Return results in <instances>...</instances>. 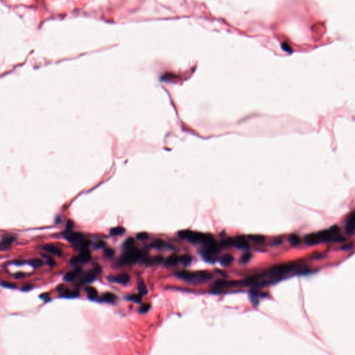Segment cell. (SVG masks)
<instances>
[{"label":"cell","mask_w":355,"mask_h":355,"mask_svg":"<svg viewBox=\"0 0 355 355\" xmlns=\"http://www.w3.org/2000/svg\"><path fill=\"white\" fill-rule=\"evenodd\" d=\"M29 264H30L31 266H33V268H39L41 267V266L43 265L44 262L42 259H40L38 258H34L30 259V261H29Z\"/></svg>","instance_id":"22"},{"label":"cell","mask_w":355,"mask_h":355,"mask_svg":"<svg viewBox=\"0 0 355 355\" xmlns=\"http://www.w3.org/2000/svg\"><path fill=\"white\" fill-rule=\"evenodd\" d=\"M63 234L70 243L77 245V246L83 239V235L80 232H73L72 231L65 230L63 232Z\"/></svg>","instance_id":"3"},{"label":"cell","mask_w":355,"mask_h":355,"mask_svg":"<svg viewBox=\"0 0 355 355\" xmlns=\"http://www.w3.org/2000/svg\"><path fill=\"white\" fill-rule=\"evenodd\" d=\"M79 258L80 262L83 263V264L87 263L88 261H90V259H91V258H92L91 253H90V251L87 248L80 250V252L79 255Z\"/></svg>","instance_id":"10"},{"label":"cell","mask_w":355,"mask_h":355,"mask_svg":"<svg viewBox=\"0 0 355 355\" xmlns=\"http://www.w3.org/2000/svg\"><path fill=\"white\" fill-rule=\"evenodd\" d=\"M151 306L148 304H144L140 307V308L138 309V312L140 314H145V313L148 312V310L150 309Z\"/></svg>","instance_id":"32"},{"label":"cell","mask_w":355,"mask_h":355,"mask_svg":"<svg viewBox=\"0 0 355 355\" xmlns=\"http://www.w3.org/2000/svg\"><path fill=\"white\" fill-rule=\"evenodd\" d=\"M98 272H99V271H98L97 269L87 271V272L86 273H85L84 275L82 276V278H80V282L82 284H88L92 282L96 279L97 273Z\"/></svg>","instance_id":"5"},{"label":"cell","mask_w":355,"mask_h":355,"mask_svg":"<svg viewBox=\"0 0 355 355\" xmlns=\"http://www.w3.org/2000/svg\"><path fill=\"white\" fill-rule=\"evenodd\" d=\"M179 261V258L176 254H172L166 259L165 264L167 266H173L176 265Z\"/></svg>","instance_id":"15"},{"label":"cell","mask_w":355,"mask_h":355,"mask_svg":"<svg viewBox=\"0 0 355 355\" xmlns=\"http://www.w3.org/2000/svg\"><path fill=\"white\" fill-rule=\"evenodd\" d=\"M43 257L44 258L46 259V263L48 265L50 266V267H53V266L55 265L56 262H55L54 259L51 258L50 255H46V254H43Z\"/></svg>","instance_id":"31"},{"label":"cell","mask_w":355,"mask_h":355,"mask_svg":"<svg viewBox=\"0 0 355 355\" xmlns=\"http://www.w3.org/2000/svg\"><path fill=\"white\" fill-rule=\"evenodd\" d=\"M138 289L139 293H140L141 295H146L148 293V291H147V288H146V286L145 285V284H144V281L142 280H139L138 281Z\"/></svg>","instance_id":"21"},{"label":"cell","mask_w":355,"mask_h":355,"mask_svg":"<svg viewBox=\"0 0 355 355\" xmlns=\"http://www.w3.org/2000/svg\"><path fill=\"white\" fill-rule=\"evenodd\" d=\"M1 285L3 286V287L12 288V289H15V288H16L17 287H18L15 284L11 283V282H2Z\"/></svg>","instance_id":"33"},{"label":"cell","mask_w":355,"mask_h":355,"mask_svg":"<svg viewBox=\"0 0 355 355\" xmlns=\"http://www.w3.org/2000/svg\"><path fill=\"white\" fill-rule=\"evenodd\" d=\"M252 254L251 253H246L244 254L239 259V263L241 264H246L248 262L250 259H251Z\"/></svg>","instance_id":"27"},{"label":"cell","mask_w":355,"mask_h":355,"mask_svg":"<svg viewBox=\"0 0 355 355\" xmlns=\"http://www.w3.org/2000/svg\"><path fill=\"white\" fill-rule=\"evenodd\" d=\"M24 264H25V261L23 260H15L13 261V264L16 266H22Z\"/></svg>","instance_id":"42"},{"label":"cell","mask_w":355,"mask_h":355,"mask_svg":"<svg viewBox=\"0 0 355 355\" xmlns=\"http://www.w3.org/2000/svg\"><path fill=\"white\" fill-rule=\"evenodd\" d=\"M116 299H117L116 295H114V293L111 292L104 293L101 297V301H104V302H106L108 303L114 302V301L116 300Z\"/></svg>","instance_id":"13"},{"label":"cell","mask_w":355,"mask_h":355,"mask_svg":"<svg viewBox=\"0 0 355 355\" xmlns=\"http://www.w3.org/2000/svg\"><path fill=\"white\" fill-rule=\"evenodd\" d=\"M80 262V260H79V256L77 257H73V258L70 259V263L72 264V265H77L78 263Z\"/></svg>","instance_id":"38"},{"label":"cell","mask_w":355,"mask_h":355,"mask_svg":"<svg viewBox=\"0 0 355 355\" xmlns=\"http://www.w3.org/2000/svg\"><path fill=\"white\" fill-rule=\"evenodd\" d=\"M142 258V253H141L140 251L134 247L133 248L126 251V253L119 259L118 263L120 265L133 264L136 263Z\"/></svg>","instance_id":"2"},{"label":"cell","mask_w":355,"mask_h":355,"mask_svg":"<svg viewBox=\"0 0 355 355\" xmlns=\"http://www.w3.org/2000/svg\"><path fill=\"white\" fill-rule=\"evenodd\" d=\"M105 246H106V243H105V241H103V240H100V241H98L97 243H95L94 245V249H101L104 248Z\"/></svg>","instance_id":"35"},{"label":"cell","mask_w":355,"mask_h":355,"mask_svg":"<svg viewBox=\"0 0 355 355\" xmlns=\"http://www.w3.org/2000/svg\"><path fill=\"white\" fill-rule=\"evenodd\" d=\"M179 260L182 264H184L185 266H187L192 263V257L189 254H183V255L180 256L179 258Z\"/></svg>","instance_id":"24"},{"label":"cell","mask_w":355,"mask_h":355,"mask_svg":"<svg viewBox=\"0 0 355 355\" xmlns=\"http://www.w3.org/2000/svg\"><path fill=\"white\" fill-rule=\"evenodd\" d=\"M24 275H24V273H22V272H18V273H17L15 275V278L16 279L22 278H24Z\"/></svg>","instance_id":"43"},{"label":"cell","mask_w":355,"mask_h":355,"mask_svg":"<svg viewBox=\"0 0 355 355\" xmlns=\"http://www.w3.org/2000/svg\"><path fill=\"white\" fill-rule=\"evenodd\" d=\"M115 254V252L111 248H106L104 250V255L106 258L111 259L112 258Z\"/></svg>","instance_id":"25"},{"label":"cell","mask_w":355,"mask_h":355,"mask_svg":"<svg viewBox=\"0 0 355 355\" xmlns=\"http://www.w3.org/2000/svg\"><path fill=\"white\" fill-rule=\"evenodd\" d=\"M288 240H289L290 243L292 245H293V246H296V245H298L300 241V237H298V235H296V234H291L289 237H288Z\"/></svg>","instance_id":"26"},{"label":"cell","mask_w":355,"mask_h":355,"mask_svg":"<svg viewBox=\"0 0 355 355\" xmlns=\"http://www.w3.org/2000/svg\"><path fill=\"white\" fill-rule=\"evenodd\" d=\"M43 249L45 251H46V253H49L51 254H53V255H56L58 257L62 256L63 252L61 251V249L55 246H53V245L46 244L43 247Z\"/></svg>","instance_id":"9"},{"label":"cell","mask_w":355,"mask_h":355,"mask_svg":"<svg viewBox=\"0 0 355 355\" xmlns=\"http://www.w3.org/2000/svg\"><path fill=\"white\" fill-rule=\"evenodd\" d=\"M198 275H199L200 278H203V279H212V274L209 272H206V271H200V273H198Z\"/></svg>","instance_id":"34"},{"label":"cell","mask_w":355,"mask_h":355,"mask_svg":"<svg viewBox=\"0 0 355 355\" xmlns=\"http://www.w3.org/2000/svg\"><path fill=\"white\" fill-rule=\"evenodd\" d=\"M134 244L135 241L133 238L130 237L128 239H126L123 244V247L126 251H128L134 248Z\"/></svg>","instance_id":"23"},{"label":"cell","mask_w":355,"mask_h":355,"mask_svg":"<svg viewBox=\"0 0 355 355\" xmlns=\"http://www.w3.org/2000/svg\"><path fill=\"white\" fill-rule=\"evenodd\" d=\"M88 298L90 300H95L98 296V293L96 288L94 287H88L86 288Z\"/></svg>","instance_id":"19"},{"label":"cell","mask_w":355,"mask_h":355,"mask_svg":"<svg viewBox=\"0 0 355 355\" xmlns=\"http://www.w3.org/2000/svg\"><path fill=\"white\" fill-rule=\"evenodd\" d=\"M65 289V286L64 285H63V284H60L58 286H57V287H56V290L58 291H59V292H63V291Z\"/></svg>","instance_id":"41"},{"label":"cell","mask_w":355,"mask_h":355,"mask_svg":"<svg viewBox=\"0 0 355 355\" xmlns=\"http://www.w3.org/2000/svg\"><path fill=\"white\" fill-rule=\"evenodd\" d=\"M126 230L123 227H115L110 230V234L111 236H118L124 234Z\"/></svg>","instance_id":"18"},{"label":"cell","mask_w":355,"mask_h":355,"mask_svg":"<svg viewBox=\"0 0 355 355\" xmlns=\"http://www.w3.org/2000/svg\"><path fill=\"white\" fill-rule=\"evenodd\" d=\"M31 288H32V285H24L22 288V291H30Z\"/></svg>","instance_id":"40"},{"label":"cell","mask_w":355,"mask_h":355,"mask_svg":"<svg viewBox=\"0 0 355 355\" xmlns=\"http://www.w3.org/2000/svg\"><path fill=\"white\" fill-rule=\"evenodd\" d=\"M73 227H74V222L72 220H69L67 223V226H66V231H72Z\"/></svg>","instance_id":"37"},{"label":"cell","mask_w":355,"mask_h":355,"mask_svg":"<svg viewBox=\"0 0 355 355\" xmlns=\"http://www.w3.org/2000/svg\"><path fill=\"white\" fill-rule=\"evenodd\" d=\"M352 248H353V246H352V244H350V245H346V246H343L342 249L345 250V251H349V250H351Z\"/></svg>","instance_id":"44"},{"label":"cell","mask_w":355,"mask_h":355,"mask_svg":"<svg viewBox=\"0 0 355 355\" xmlns=\"http://www.w3.org/2000/svg\"><path fill=\"white\" fill-rule=\"evenodd\" d=\"M232 261H233V257L232 254H227L226 255H224L222 258L220 259V262L224 266H227L230 264H232Z\"/></svg>","instance_id":"16"},{"label":"cell","mask_w":355,"mask_h":355,"mask_svg":"<svg viewBox=\"0 0 355 355\" xmlns=\"http://www.w3.org/2000/svg\"><path fill=\"white\" fill-rule=\"evenodd\" d=\"M79 295V289H74L72 291H70L69 289H65L63 291L61 297L63 298H77Z\"/></svg>","instance_id":"14"},{"label":"cell","mask_w":355,"mask_h":355,"mask_svg":"<svg viewBox=\"0 0 355 355\" xmlns=\"http://www.w3.org/2000/svg\"><path fill=\"white\" fill-rule=\"evenodd\" d=\"M164 259L162 256L158 255L153 258H147L144 259V263L146 265H153V264H160L163 262Z\"/></svg>","instance_id":"12"},{"label":"cell","mask_w":355,"mask_h":355,"mask_svg":"<svg viewBox=\"0 0 355 355\" xmlns=\"http://www.w3.org/2000/svg\"><path fill=\"white\" fill-rule=\"evenodd\" d=\"M15 240V237L12 235H4L2 237L1 241V248L2 251L8 249L11 247V244L13 243Z\"/></svg>","instance_id":"8"},{"label":"cell","mask_w":355,"mask_h":355,"mask_svg":"<svg viewBox=\"0 0 355 355\" xmlns=\"http://www.w3.org/2000/svg\"><path fill=\"white\" fill-rule=\"evenodd\" d=\"M107 280L111 282H116L121 285H126L130 281V276L126 273H120L117 276H108Z\"/></svg>","instance_id":"4"},{"label":"cell","mask_w":355,"mask_h":355,"mask_svg":"<svg viewBox=\"0 0 355 355\" xmlns=\"http://www.w3.org/2000/svg\"><path fill=\"white\" fill-rule=\"evenodd\" d=\"M232 243L234 245V246L237 247L239 249H248L249 248V245L247 240L245 239L244 236L239 235L236 237L232 241Z\"/></svg>","instance_id":"6"},{"label":"cell","mask_w":355,"mask_h":355,"mask_svg":"<svg viewBox=\"0 0 355 355\" xmlns=\"http://www.w3.org/2000/svg\"><path fill=\"white\" fill-rule=\"evenodd\" d=\"M339 227L334 225L328 230L307 234L305 237V241L308 245H317L322 242L342 241L344 239L339 236Z\"/></svg>","instance_id":"1"},{"label":"cell","mask_w":355,"mask_h":355,"mask_svg":"<svg viewBox=\"0 0 355 355\" xmlns=\"http://www.w3.org/2000/svg\"><path fill=\"white\" fill-rule=\"evenodd\" d=\"M176 275H177L179 278L183 279V280H185L191 281L194 280L196 278V274L192 272H189V271H182V272H179L176 274Z\"/></svg>","instance_id":"11"},{"label":"cell","mask_w":355,"mask_h":355,"mask_svg":"<svg viewBox=\"0 0 355 355\" xmlns=\"http://www.w3.org/2000/svg\"><path fill=\"white\" fill-rule=\"evenodd\" d=\"M164 246V241L161 239H155L151 244V247L153 248H161Z\"/></svg>","instance_id":"28"},{"label":"cell","mask_w":355,"mask_h":355,"mask_svg":"<svg viewBox=\"0 0 355 355\" xmlns=\"http://www.w3.org/2000/svg\"><path fill=\"white\" fill-rule=\"evenodd\" d=\"M248 239L258 244H262L265 241V237L261 234H250L248 235Z\"/></svg>","instance_id":"17"},{"label":"cell","mask_w":355,"mask_h":355,"mask_svg":"<svg viewBox=\"0 0 355 355\" xmlns=\"http://www.w3.org/2000/svg\"><path fill=\"white\" fill-rule=\"evenodd\" d=\"M40 298H41L42 300H44V301H49L50 300V296L48 294V293H43V294H41L40 295Z\"/></svg>","instance_id":"39"},{"label":"cell","mask_w":355,"mask_h":355,"mask_svg":"<svg viewBox=\"0 0 355 355\" xmlns=\"http://www.w3.org/2000/svg\"><path fill=\"white\" fill-rule=\"evenodd\" d=\"M147 238H148V234L145 232H139V233H138L136 235V239H138V240H140V241L146 239Z\"/></svg>","instance_id":"36"},{"label":"cell","mask_w":355,"mask_h":355,"mask_svg":"<svg viewBox=\"0 0 355 355\" xmlns=\"http://www.w3.org/2000/svg\"><path fill=\"white\" fill-rule=\"evenodd\" d=\"M126 299L127 300L131 301V302H135V303H139V302H141L142 299V295H141L140 293H139V294H132V295L126 296Z\"/></svg>","instance_id":"20"},{"label":"cell","mask_w":355,"mask_h":355,"mask_svg":"<svg viewBox=\"0 0 355 355\" xmlns=\"http://www.w3.org/2000/svg\"><path fill=\"white\" fill-rule=\"evenodd\" d=\"M192 231H190L189 230H181L178 232V236L182 239H189L190 234H192Z\"/></svg>","instance_id":"29"},{"label":"cell","mask_w":355,"mask_h":355,"mask_svg":"<svg viewBox=\"0 0 355 355\" xmlns=\"http://www.w3.org/2000/svg\"><path fill=\"white\" fill-rule=\"evenodd\" d=\"M81 272L82 268L80 267H77V268H75L74 270L69 271L67 273H66L64 278H63V280H64L65 282H70L74 281L75 279L77 278V277L79 276Z\"/></svg>","instance_id":"7"},{"label":"cell","mask_w":355,"mask_h":355,"mask_svg":"<svg viewBox=\"0 0 355 355\" xmlns=\"http://www.w3.org/2000/svg\"><path fill=\"white\" fill-rule=\"evenodd\" d=\"M89 245H90V241H88V240L83 239L81 241L79 242V244L77 245V246L79 247L80 250H83V249L87 248L88 246H89Z\"/></svg>","instance_id":"30"}]
</instances>
